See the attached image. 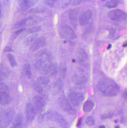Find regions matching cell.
<instances>
[{
  "label": "cell",
  "instance_id": "f546056e",
  "mask_svg": "<svg viewBox=\"0 0 127 128\" xmlns=\"http://www.w3.org/2000/svg\"><path fill=\"white\" fill-rule=\"evenodd\" d=\"M28 22V19L25 18L21 21L19 22L16 23L15 24V28H22L26 25Z\"/></svg>",
  "mask_w": 127,
  "mask_h": 128
},
{
  "label": "cell",
  "instance_id": "7a4b0ae2",
  "mask_svg": "<svg viewBox=\"0 0 127 128\" xmlns=\"http://www.w3.org/2000/svg\"><path fill=\"white\" fill-rule=\"evenodd\" d=\"M11 101L9 87L6 84L2 83L0 85V104L6 106L9 104Z\"/></svg>",
  "mask_w": 127,
  "mask_h": 128
},
{
  "label": "cell",
  "instance_id": "d4e9b609",
  "mask_svg": "<svg viewBox=\"0 0 127 128\" xmlns=\"http://www.w3.org/2000/svg\"><path fill=\"white\" fill-rule=\"evenodd\" d=\"M23 70L25 74L27 77L30 78L31 76V68L30 64H26L23 66Z\"/></svg>",
  "mask_w": 127,
  "mask_h": 128
},
{
  "label": "cell",
  "instance_id": "5bb4252c",
  "mask_svg": "<svg viewBox=\"0 0 127 128\" xmlns=\"http://www.w3.org/2000/svg\"><path fill=\"white\" fill-rule=\"evenodd\" d=\"M51 62H47L44 61L37 60L34 65L35 68L42 74H44L45 72L51 64Z\"/></svg>",
  "mask_w": 127,
  "mask_h": 128
},
{
  "label": "cell",
  "instance_id": "8d00e7d4",
  "mask_svg": "<svg viewBox=\"0 0 127 128\" xmlns=\"http://www.w3.org/2000/svg\"><path fill=\"white\" fill-rule=\"evenodd\" d=\"M82 122V118H80L78 120V122L77 124V127H80V126L81 124V122Z\"/></svg>",
  "mask_w": 127,
  "mask_h": 128
},
{
  "label": "cell",
  "instance_id": "4fadbf2b",
  "mask_svg": "<svg viewBox=\"0 0 127 128\" xmlns=\"http://www.w3.org/2000/svg\"><path fill=\"white\" fill-rule=\"evenodd\" d=\"M37 60L44 61L47 62H51L52 57L50 53L47 50H41L36 55Z\"/></svg>",
  "mask_w": 127,
  "mask_h": 128
},
{
  "label": "cell",
  "instance_id": "30bf717a",
  "mask_svg": "<svg viewBox=\"0 0 127 128\" xmlns=\"http://www.w3.org/2000/svg\"><path fill=\"white\" fill-rule=\"evenodd\" d=\"M46 43V39L43 37L37 38L31 46L30 50L31 52H35L44 46Z\"/></svg>",
  "mask_w": 127,
  "mask_h": 128
},
{
  "label": "cell",
  "instance_id": "bcb514c9",
  "mask_svg": "<svg viewBox=\"0 0 127 128\" xmlns=\"http://www.w3.org/2000/svg\"></svg>",
  "mask_w": 127,
  "mask_h": 128
},
{
  "label": "cell",
  "instance_id": "d6a6232c",
  "mask_svg": "<svg viewBox=\"0 0 127 128\" xmlns=\"http://www.w3.org/2000/svg\"><path fill=\"white\" fill-rule=\"evenodd\" d=\"M25 29H26V28H21V29L16 31L13 35L12 38L15 39L16 37L18 36L20 34H21L24 31Z\"/></svg>",
  "mask_w": 127,
  "mask_h": 128
},
{
  "label": "cell",
  "instance_id": "ac0fdd59",
  "mask_svg": "<svg viewBox=\"0 0 127 128\" xmlns=\"http://www.w3.org/2000/svg\"><path fill=\"white\" fill-rule=\"evenodd\" d=\"M88 58V55L84 50L81 49L79 50L77 53V59L79 62L85 61Z\"/></svg>",
  "mask_w": 127,
  "mask_h": 128
},
{
  "label": "cell",
  "instance_id": "b9f144b4",
  "mask_svg": "<svg viewBox=\"0 0 127 128\" xmlns=\"http://www.w3.org/2000/svg\"><path fill=\"white\" fill-rule=\"evenodd\" d=\"M115 128H120V126L119 125H117L115 127Z\"/></svg>",
  "mask_w": 127,
  "mask_h": 128
},
{
  "label": "cell",
  "instance_id": "74e56055",
  "mask_svg": "<svg viewBox=\"0 0 127 128\" xmlns=\"http://www.w3.org/2000/svg\"><path fill=\"white\" fill-rule=\"evenodd\" d=\"M127 90H125L124 92V93H123V95H122V96H123V98H125V99L127 100Z\"/></svg>",
  "mask_w": 127,
  "mask_h": 128
},
{
  "label": "cell",
  "instance_id": "4dcf8cb0",
  "mask_svg": "<svg viewBox=\"0 0 127 128\" xmlns=\"http://www.w3.org/2000/svg\"><path fill=\"white\" fill-rule=\"evenodd\" d=\"M86 123L88 126H92L95 124V120L92 116H88L86 120Z\"/></svg>",
  "mask_w": 127,
  "mask_h": 128
},
{
  "label": "cell",
  "instance_id": "9a60e30c",
  "mask_svg": "<svg viewBox=\"0 0 127 128\" xmlns=\"http://www.w3.org/2000/svg\"><path fill=\"white\" fill-rule=\"evenodd\" d=\"M33 101L36 108L35 109L39 111L42 110L45 106V100L40 96L37 95L34 96L33 98Z\"/></svg>",
  "mask_w": 127,
  "mask_h": 128
},
{
  "label": "cell",
  "instance_id": "836d02e7",
  "mask_svg": "<svg viewBox=\"0 0 127 128\" xmlns=\"http://www.w3.org/2000/svg\"><path fill=\"white\" fill-rule=\"evenodd\" d=\"M113 113L112 112H109L106 114H103L101 116V118L103 120L110 118L113 116Z\"/></svg>",
  "mask_w": 127,
  "mask_h": 128
},
{
  "label": "cell",
  "instance_id": "5b68a950",
  "mask_svg": "<svg viewBox=\"0 0 127 128\" xmlns=\"http://www.w3.org/2000/svg\"><path fill=\"white\" fill-rule=\"evenodd\" d=\"M60 106L63 110L68 114L74 115L76 114V111L71 105L69 101L64 95L60 97L59 99Z\"/></svg>",
  "mask_w": 127,
  "mask_h": 128
},
{
  "label": "cell",
  "instance_id": "ee69618b",
  "mask_svg": "<svg viewBox=\"0 0 127 128\" xmlns=\"http://www.w3.org/2000/svg\"><path fill=\"white\" fill-rule=\"evenodd\" d=\"M118 122V120H116L115 121V122L116 123H117Z\"/></svg>",
  "mask_w": 127,
  "mask_h": 128
},
{
  "label": "cell",
  "instance_id": "83f0119b",
  "mask_svg": "<svg viewBox=\"0 0 127 128\" xmlns=\"http://www.w3.org/2000/svg\"><path fill=\"white\" fill-rule=\"evenodd\" d=\"M33 88L38 93L41 94L43 91V88L37 82L34 83L33 84Z\"/></svg>",
  "mask_w": 127,
  "mask_h": 128
},
{
  "label": "cell",
  "instance_id": "60d3db41",
  "mask_svg": "<svg viewBox=\"0 0 127 128\" xmlns=\"http://www.w3.org/2000/svg\"><path fill=\"white\" fill-rule=\"evenodd\" d=\"M99 128H105V127L104 126L102 125L100 126V127H99Z\"/></svg>",
  "mask_w": 127,
  "mask_h": 128
},
{
  "label": "cell",
  "instance_id": "9c48e42d",
  "mask_svg": "<svg viewBox=\"0 0 127 128\" xmlns=\"http://www.w3.org/2000/svg\"><path fill=\"white\" fill-rule=\"evenodd\" d=\"M26 117L27 121L29 123L33 122L36 114V110L33 105L29 103L26 105L25 108Z\"/></svg>",
  "mask_w": 127,
  "mask_h": 128
},
{
  "label": "cell",
  "instance_id": "d6986e66",
  "mask_svg": "<svg viewBox=\"0 0 127 128\" xmlns=\"http://www.w3.org/2000/svg\"><path fill=\"white\" fill-rule=\"evenodd\" d=\"M23 124V116L21 114H18L16 117L12 127L11 128H21Z\"/></svg>",
  "mask_w": 127,
  "mask_h": 128
},
{
  "label": "cell",
  "instance_id": "603a6c76",
  "mask_svg": "<svg viewBox=\"0 0 127 128\" xmlns=\"http://www.w3.org/2000/svg\"><path fill=\"white\" fill-rule=\"evenodd\" d=\"M67 70V66L65 63H61L58 66V73L62 77H64L65 76Z\"/></svg>",
  "mask_w": 127,
  "mask_h": 128
},
{
  "label": "cell",
  "instance_id": "cb8c5ba5",
  "mask_svg": "<svg viewBox=\"0 0 127 128\" xmlns=\"http://www.w3.org/2000/svg\"><path fill=\"white\" fill-rule=\"evenodd\" d=\"M37 37H38V34H31L25 40V46H28L31 45L32 43L37 39Z\"/></svg>",
  "mask_w": 127,
  "mask_h": 128
},
{
  "label": "cell",
  "instance_id": "e575fe53",
  "mask_svg": "<svg viewBox=\"0 0 127 128\" xmlns=\"http://www.w3.org/2000/svg\"><path fill=\"white\" fill-rule=\"evenodd\" d=\"M47 4L51 6H53L54 5L57 0H45Z\"/></svg>",
  "mask_w": 127,
  "mask_h": 128
},
{
  "label": "cell",
  "instance_id": "7402d4cb",
  "mask_svg": "<svg viewBox=\"0 0 127 128\" xmlns=\"http://www.w3.org/2000/svg\"><path fill=\"white\" fill-rule=\"evenodd\" d=\"M9 75L8 70L3 67L0 68V85Z\"/></svg>",
  "mask_w": 127,
  "mask_h": 128
},
{
  "label": "cell",
  "instance_id": "ffe728a7",
  "mask_svg": "<svg viewBox=\"0 0 127 128\" xmlns=\"http://www.w3.org/2000/svg\"><path fill=\"white\" fill-rule=\"evenodd\" d=\"M37 82L43 88L49 84L50 80L46 76L39 77L37 78Z\"/></svg>",
  "mask_w": 127,
  "mask_h": 128
},
{
  "label": "cell",
  "instance_id": "52a82bcc",
  "mask_svg": "<svg viewBox=\"0 0 127 128\" xmlns=\"http://www.w3.org/2000/svg\"><path fill=\"white\" fill-rule=\"evenodd\" d=\"M47 117L49 119L56 121L63 128H66L68 125V122L60 114L57 112H50L48 114Z\"/></svg>",
  "mask_w": 127,
  "mask_h": 128
},
{
  "label": "cell",
  "instance_id": "f6af8a7d",
  "mask_svg": "<svg viewBox=\"0 0 127 128\" xmlns=\"http://www.w3.org/2000/svg\"><path fill=\"white\" fill-rule=\"evenodd\" d=\"M102 1H105L106 0H101Z\"/></svg>",
  "mask_w": 127,
  "mask_h": 128
},
{
  "label": "cell",
  "instance_id": "ba28073f",
  "mask_svg": "<svg viewBox=\"0 0 127 128\" xmlns=\"http://www.w3.org/2000/svg\"><path fill=\"white\" fill-rule=\"evenodd\" d=\"M72 80L76 87L83 88L88 82L86 77L81 74H77L73 76Z\"/></svg>",
  "mask_w": 127,
  "mask_h": 128
},
{
  "label": "cell",
  "instance_id": "6da1fadb",
  "mask_svg": "<svg viewBox=\"0 0 127 128\" xmlns=\"http://www.w3.org/2000/svg\"><path fill=\"white\" fill-rule=\"evenodd\" d=\"M98 88L106 96L112 97L117 95L120 91V88L114 80L110 78L101 80L97 85Z\"/></svg>",
  "mask_w": 127,
  "mask_h": 128
},
{
  "label": "cell",
  "instance_id": "277c9868",
  "mask_svg": "<svg viewBox=\"0 0 127 128\" xmlns=\"http://www.w3.org/2000/svg\"><path fill=\"white\" fill-rule=\"evenodd\" d=\"M60 36L67 40H72L77 38V35L73 29L68 26H64L60 28L59 30Z\"/></svg>",
  "mask_w": 127,
  "mask_h": 128
},
{
  "label": "cell",
  "instance_id": "7c38bea8",
  "mask_svg": "<svg viewBox=\"0 0 127 128\" xmlns=\"http://www.w3.org/2000/svg\"><path fill=\"white\" fill-rule=\"evenodd\" d=\"M63 86V80L61 79H57L51 85L50 88L51 92L53 94H57L62 91Z\"/></svg>",
  "mask_w": 127,
  "mask_h": 128
},
{
  "label": "cell",
  "instance_id": "2e32d148",
  "mask_svg": "<svg viewBox=\"0 0 127 128\" xmlns=\"http://www.w3.org/2000/svg\"><path fill=\"white\" fill-rule=\"evenodd\" d=\"M78 14V11L77 9H72L70 10L69 13L70 22L75 28L77 26Z\"/></svg>",
  "mask_w": 127,
  "mask_h": 128
},
{
  "label": "cell",
  "instance_id": "f35d334b",
  "mask_svg": "<svg viewBox=\"0 0 127 128\" xmlns=\"http://www.w3.org/2000/svg\"><path fill=\"white\" fill-rule=\"evenodd\" d=\"M112 45L111 44H109L108 45V46H107V50H109L112 48Z\"/></svg>",
  "mask_w": 127,
  "mask_h": 128
},
{
  "label": "cell",
  "instance_id": "4316f807",
  "mask_svg": "<svg viewBox=\"0 0 127 128\" xmlns=\"http://www.w3.org/2000/svg\"><path fill=\"white\" fill-rule=\"evenodd\" d=\"M119 1L118 0H110L106 3V6L109 8H114L118 5Z\"/></svg>",
  "mask_w": 127,
  "mask_h": 128
},
{
  "label": "cell",
  "instance_id": "3957f363",
  "mask_svg": "<svg viewBox=\"0 0 127 128\" xmlns=\"http://www.w3.org/2000/svg\"><path fill=\"white\" fill-rule=\"evenodd\" d=\"M107 15L110 20L116 22L125 21L127 18V13L119 9L112 10L107 13Z\"/></svg>",
  "mask_w": 127,
  "mask_h": 128
},
{
  "label": "cell",
  "instance_id": "8992f818",
  "mask_svg": "<svg viewBox=\"0 0 127 128\" xmlns=\"http://www.w3.org/2000/svg\"><path fill=\"white\" fill-rule=\"evenodd\" d=\"M68 97L69 101L76 106H80L84 99V96L82 93L75 92H70Z\"/></svg>",
  "mask_w": 127,
  "mask_h": 128
},
{
  "label": "cell",
  "instance_id": "ab89813d",
  "mask_svg": "<svg viewBox=\"0 0 127 128\" xmlns=\"http://www.w3.org/2000/svg\"><path fill=\"white\" fill-rule=\"evenodd\" d=\"M61 1L63 2H71V0H60Z\"/></svg>",
  "mask_w": 127,
  "mask_h": 128
},
{
  "label": "cell",
  "instance_id": "f1b7e54d",
  "mask_svg": "<svg viewBox=\"0 0 127 128\" xmlns=\"http://www.w3.org/2000/svg\"><path fill=\"white\" fill-rule=\"evenodd\" d=\"M41 29V28L40 26H35L28 29L27 31V32L29 34H36V32L40 31Z\"/></svg>",
  "mask_w": 127,
  "mask_h": 128
},
{
  "label": "cell",
  "instance_id": "1f68e13d",
  "mask_svg": "<svg viewBox=\"0 0 127 128\" xmlns=\"http://www.w3.org/2000/svg\"><path fill=\"white\" fill-rule=\"evenodd\" d=\"M88 0H71L70 2L72 5L76 6L81 4L82 3Z\"/></svg>",
  "mask_w": 127,
  "mask_h": 128
},
{
  "label": "cell",
  "instance_id": "44dd1931",
  "mask_svg": "<svg viewBox=\"0 0 127 128\" xmlns=\"http://www.w3.org/2000/svg\"><path fill=\"white\" fill-rule=\"evenodd\" d=\"M94 104L91 100H88L84 104L83 110L86 112H91L94 108Z\"/></svg>",
  "mask_w": 127,
  "mask_h": 128
},
{
  "label": "cell",
  "instance_id": "d590c367",
  "mask_svg": "<svg viewBox=\"0 0 127 128\" xmlns=\"http://www.w3.org/2000/svg\"><path fill=\"white\" fill-rule=\"evenodd\" d=\"M13 51L11 47L9 46H6L4 49V52H12Z\"/></svg>",
  "mask_w": 127,
  "mask_h": 128
},
{
  "label": "cell",
  "instance_id": "484cf974",
  "mask_svg": "<svg viewBox=\"0 0 127 128\" xmlns=\"http://www.w3.org/2000/svg\"><path fill=\"white\" fill-rule=\"evenodd\" d=\"M7 56L10 66L13 68L16 67L17 66V63L14 56L12 54H8Z\"/></svg>",
  "mask_w": 127,
  "mask_h": 128
},
{
  "label": "cell",
  "instance_id": "e0dca14e",
  "mask_svg": "<svg viewBox=\"0 0 127 128\" xmlns=\"http://www.w3.org/2000/svg\"><path fill=\"white\" fill-rule=\"evenodd\" d=\"M58 73V66L55 63H51L44 74L50 76H56Z\"/></svg>",
  "mask_w": 127,
  "mask_h": 128
},
{
  "label": "cell",
  "instance_id": "7bdbcfd3",
  "mask_svg": "<svg viewBox=\"0 0 127 128\" xmlns=\"http://www.w3.org/2000/svg\"><path fill=\"white\" fill-rule=\"evenodd\" d=\"M127 44H124V45H123V46H124V47H127Z\"/></svg>",
  "mask_w": 127,
  "mask_h": 128
},
{
  "label": "cell",
  "instance_id": "8fae6325",
  "mask_svg": "<svg viewBox=\"0 0 127 128\" xmlns=\"http://www.w3.org/2000/svg\"><path fill=\"white\" fill-rule=\"evenodd\" d=\"M92 13L90 10H86L81 14L79 17V20L80 24L84 26L88 23L91 18Z\"/></svg>",
  "mask_w": 127,
  "mask_h": 128
}]
</instances>
